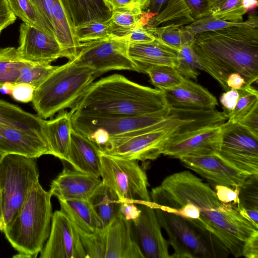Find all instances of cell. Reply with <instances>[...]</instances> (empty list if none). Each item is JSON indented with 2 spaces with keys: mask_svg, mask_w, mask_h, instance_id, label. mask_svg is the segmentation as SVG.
<instances>
[{
  "mask_svg": "<svg viewBox=\"0 0 258 258\" xmlns=\"http://www.w3.org/2000/svg\"><path fill=\"white\" fill-rule=\"evenodd\" d=\"M150 196L154 207L180 216L196 229L215 257L219 252L242 256L244 242L258 232L238 205L220 201L209 184L188 170L167 176Z\"/></svg>",
  "mask_w": 258,
  "mask_h": 258,
  "instance_id": "6da1fadb",
  "label": "cell"
},
{
  "mask_svg": "<svg viewBox=\"0 0 258 258\" xmlns=\"http://www.w3.org/2000/svg\"><path fill=\"white\" fill-rule=\"evenodd\" d=\"M193 47L202 70L225 90L228 76L238 73L246 85L258 79V18L249 15L244 24L201 33L195 35Z\"/></svg>",
  "mask_w": 258,
  "mask_h": 258,
  "instance_id": "7a4b0ae2",
  "label": "cell"
},
{
  "mask_svg": "<svg viewBox=\"0 0 258 258\" xmlns=\"http://www.w3.org/2000/svg\"><path fill=\"white\" fill-rule=\"evenodd\" d=\"M167 105L162 90L113 74L93 82L72 109L90 115L128 116L153 113Z\"/></svg>",
  "mask_w": 258,
  "mask_h": 258,
  "instance_id": "3957f363",
  "label": "cell"
},
{
  "mask_svg": "<svg viewBox=\"0 0 258 258\" xmlns=\"http://www.w3.org/2000/svg\"><path fill=\"white\" fill-rule=\"evenodd\" d=\"M51 195L39 180L29 189L19 211L3 232L19 252L14 257H36L49 235L52 216Z\"/></svg>",
  "mask_w": 258,
  "mask_h": 258,
  "instance_id": "277c9868",
  "label": "cell"
},
{
  "mask_svg": "<svg viewBox=\"0 0 258 258\" xmlns=\"http://www.w3.org/2000/svg\"><path fill=\"white\" fill-rule=\"evenodd\" d=\"M96 78L93 70L74 60L57 66L34 90L31 102L37 115L45 119L74 108Z\"/></svg>",
  "mask_w": 258,
  "mask_h": 258,
  "instance_id": "5b68a950",
  "label": "cell"
},
{
  "mask_svg": "<svg viewBox=\"0 0 258 258\" xmlns=\"http://www.w3.org/2000/svg\"><path fill=\"white\" fill-rule=\"evenodd\" d=\"M171 108L140 115L99 116L80 114L74 111L73 128L87 137L100 150L108 143L143 133L172 125L168 116Z\"/></svg>",
  "mask_w": 258,
  "mask_h": 258,
  "instance_id": "8992f818",
  "label": "cell"
},
{
  "mask_svg": "<svg viewBox=\"0 0 258 258\" xmlns=\"http://www.w3.org/2000/svg\"><path fill=\"white\" fill-rule=\"evenodd\" d=\"M36 158L5 155L0 162V187L5 228L19 211L33 185L39 180Z\"/></svg>",
  "mask_w": 258,
  "mask_h": 258,
  "instance_id": "52a82bcc",
  "label": "cell"
},
{
  "mask_svg": "<svg viewBox=\"0 0 258 258\" xmlns=\"http://www.w3.org/2000/svg\"><path fill=\"white\" fill-rule=\"evenodd\" d=\"M214 123V117H212L160 128L110 142L100 151L109 155L138 161L153 160L161 154L163 145L171 137Z\"/></svg>",
  "mask_w": 258,
  "mask_h": 258,
  "instance_id": "ba28073f",
  "label": "cell"
},
{
  "mask_svg": "<svg viewBox=\"0 0 258 258\" xmlns=\"http://www.w3.org/2000/svg\"><path fill=\"white\" fill-rule=\"evenodd\" d=\"M132 230V221L118 212L108 225L95 233L77 231L87 258H145Z\"/></svg>",
  "mask_w": 258,
  "mask_h": 258,
  "instance_id": "9c48e42d",
  "label": "cell"
},
{
  "mask_svg": "<svg viewBox=\"0 0 258 258\" xmlns=\"http://www.w3.org/2000/svg\"><path fill=\"white\" fill-rule=\"evenodd\" d=\"M102 182L115 194L119 203L151 202L148 178L138 161L104 154L100 150Z\"/></svg>",
  "mask_w": 258,
  "mask_h": 258,
  "instance_id": "30bf717a",
  "label": "cell"
},
{
  "mask_svg": "<svg viewBox=\"0 0 258 258\" xmlns=\"http://www.w3.org/2000/svg\"><path fill=\"white\" fill-rule=\"evenodd\" d=\"M128 44L126 38L111 37L81 43L74 61L79 66L93 70L97 77L112 70L140 72L138 65L128 55Z\"/></svg>",
  "mask_w": 258,
  "mask_h": 258,
  "instance_id": "8fae6325",
  "label": "cell"
},
{
  "mask_svg": "<svg viewBox=\"0 0 258 258\" xmlns=\"http://www.w3.org/2000/svg\"><path fill=\"white\" fill-rule=\"evenodd\" d=\"M221 133L219 155L244 173L258 177V137L228 120L221 125Z\"/></svg>",
  "mask_w": 258,
  "mask_h": 258,
  "instance_id": "7c38bea8",
  "label": "cell"
},
{
  "mask_svg": "<svg viewBox=\"0 0 258 258\" xmlns=\"http://www.w3.org/2000/svg\"><path fill=\"white\" fill-rule=\"evenodd\" d=\"M159 223L174 250L170 258L216 257L202 236L180 216L154 208Z\"/></svg>",
  "mask_w": 258,
  "mask_h": 258,
  "instance_id": "4fadbf2b",
  "label": "cell"
},
{
  "mask_svg": "<svg viewBox=\"0 0 258 258\" xmlns=\"http://www.w3.org/2000/svg\"><path fill=\"white\" fill-rule=\"evenodd\" d=\"M30 1L36 7L58 41L61 57L74 60L79 53L80 43L76 37L66 0Z\"/></svg>",
  "mask_w": 258,
  "mask_h": 258,
  "instance_id": "5bb4252c",
  "label": "cell"
},
{
  "mask_svg": "<svg viewBox=\"0 0 258 258\" xmlns=\"http://www.w3.org/2000/svg\"><path fill=\"white\" fill-rule=\"evenodd\" d=\"M221 125L177 134L165 142L161 154L179 159L186 156L218 153L221 144Z\"/></svg>",
  "mask_w": 258,
  "mask_h": 258,
  "instance_id": "9a60e30c",
  "label": "cell"
},
{
  "mask_svg": "<svg viewBox=\"0 0 258 258\" xmlns=\"http://www.w3.org/2000/svg\"><path fill=\"white\" fill-rule=\"evenodd\" d=\"M40 257L87 258L76 226L61 210L52 214L49 235Z\"/></svg>",
  "mask_w": 258,
  "mask_h": 258,
  "instance_id": "2e32d148",
  "label": "cell"
},
{
  "mask_svg": "<svg viewBox=\"0 0 258 258\" xmlns=\"http://www.w3.org/2000/svg\"><path fill=\"white\" fill-rule=\"evenodd\" d=\"M185 167L207 179L212 185L234 188L242 187L252 176H249L232 166L218 153L186 156L179 159Z\"/></svg>",
  "mask_w": 258,
  "mask_h": 258,
  "instance_id": "e0dca14e",
  "label": "cell"
},
{
  "mask_svg": "<svg viewBox=\"0 0 258 258\" xmlns=\"http://www.w3.org/2000/svg\"><path fill=\"white\" fill-rule=\"evenodd\" d=\"M139 217L132 221L138 243L145 258H170L168 243L163 237L152 202L140 201Z\"/></svg>",
  "mask_w": 258,
  "mask_h": 258,
  "instance_id": "ac0fdd59",
  "label": "cell"
},
{
  "mask_svg": "<svg viewBox=\"0 0 258 258\" xmlns=\"http://www.w3.org/2000/svg\"><path fill=\"white\" fill-rule=\"evenodd\" d=\"M17 50L23 59L33 63H51L61 57V48L55 37L25 23L20 26Z\"/></svg>",
  "mask_w": 258,
  "mask_h": 258,
  "instance_id": "d6986e66",
  "label": "cell"
},
{
  "mask_svg": "<svg viewBox=\"0 0 258 258\" xmlns=\"http://www.w3.org/2000/svg\"><path fill=\"white\" fill-rule=\"evenodd\" d=\"M0 152L31 158L52 155L45 138L40 134L17 128L0 125Z\"/></svg>",
  "mask_w": 258,
  "mask_h": 258,
  "instance_id": "ffe728a7",
  "label": "cell"
},
{
  "mask_svg": "<svg viewBox=\"0 0 258 258\" xmlns=\"http://www.w3.org/2000/svg\"><path fill=\"white\" fill-rule=\"evenodd\" d=\"M162 91L167 105L172 108L208 111L218 105L216 97L207 89L184 77L178 85Z\"/></svg>",
  "mask_w": 258,
  "mask_h": 258,
  "instance_id": "44dd1931",
  "label": "cell"
},
{
  "mask_svg": "<svg viewBox=\"0 0 258 258\" xmlns=\"http://www.w3.org/2000/svg\"><path fill=\"white\" fill-rule=\"evenodd\" d=\"M101 182L100 177L64 168L52 181L49 191L58 200H88Z\"/></svg>",
  "mask_w": 258,
  "mask_h": 258,
  "instance_id": "7402d4cb",
  "label": "cell"
},
{
  "mask_svg": "<svg viewBox=\"0 0 258 258\" xmlns=\"http://www.w3.org/2000/svg\"><path fill=\"white\" fill-rule=\"evenodd\" d=\"M141 19L147 27L183 26L194 21L183 0H148Z\"/></svg>",
  "mask_w": 258,
  "mask_h": 258,
  "instance_id": "603a6c76",
  "label": "cell"
},
{
  "mask_svg": "<svg viewBox=\"0 0 258 258\" xmlns=\"http://www.w3.org/2000/svg\"><path fill=\"white\" fill-rule=\"evenodd\" d=\"M128 53L138 65L140 72L156 66L167 65L176 68L178 64V51L158 39L150 42L129 43Z\"/></svg>",
  "mask_w": 258,
  "mask_h": 258,
  "instance_id": "cb8c5ba5",
  "label": "cell"
},
{
  "mask_svg": "<svg viewBox=\"0 0 258 258\" xmlns=\"http://www.w3.org/2000/svg\"><path fill=\"white\" fill-rule=\"evenodd\" d=\"M67 162L74 169L100 177V149L87 137L73 129Z\"/></svg>",
  "mask_w": 258,
  "mask_h": 258,
  "instance_id": "d4e9b609",
  "label": "cell"
},
{
  "mask_svg": "<svg viewBox=\"0 0 258 258\" xmlns=\"http://www.w3.org/2000/svg\"><path fill=\"white\" fill-rule=\"evenodd\" d=\"M74 110L62 111L54 118L45 120L44 131L45 138L52 155L61 160L68 161L73 130L72 115Z\"/></svg>",
  "mask_w": 258,
  "mask_h": 258,
  "instance_id": "484cf974",
  "label": "cell"
},
{
  "mask_svg": "<svg viewBox=\"0 0 258 258\" xmlns=\"http://www.w3.org/2000/svg\"><path fill=\"white\" fill-rule=\"evenodd\" d=\"M63 212L77 230L93 233L103 228L101 221L88 200H58Z\"/></svg>",
  "mask_w": 258,
  "mask_h": 258,
  "instance_id": "4316f807",
  "label": "cell"
},
{
  "mask_svg": "<svg viewBox=\"0 0 258 258\" xmlns=\"http://www.w3.org/2000/svg\"><path fill=\"white\" fill-rule=\"evenodd\" d=\"M75 28L91 22H108L112 9L106 0H66Z\"/></svg>",
  "mask_w": 258,
  "mask_h": 258,
  "instance_id": "83f0119b",
  "label": "cell"
},
{
  "mask_svg": "<svg viewBox=\"0 0 258 258\" xmlns=\"http://www.w3.org/2000/svg\"><path fill=\"white\" fill-rule=\"evenodd\" d=\"M45 120L37 115L24 111L18 106L0 100V125L37 133L45 138Z\"/></svg>",
  "mask_w": 258,
  "mask_h": 258,
  "instance_id": "f1b7e54d",
  "label": "cell"
},
{
  "mask_svg": "<svg viewBox=\"0 0 258 258\" xmlns=\"http://www.w3.org/2000/svg\"><path fill=\"white\" fill-rule=\"evenodd\" d=\"M103 227L108 225L118 213L119 203L115 194L102 182L89 198Z\"/></svg>",
  "mask_w": 258,
  "mask_h": 258,
  "instance_id": "f546056e",
  "label": "cell"
},
{
  "mask_svg": "<svg viewBox=\"0 0 258 258\" xmlns=\"http://www.w3.org/2000/svg\"><path fill=\"white\" fill-rule=\"evenodd\" d=\"M30 62L23 59L17 49H0V90L6 83L16 84L23 68Z\"/></svg>",
  "mask_w": 258,
  "mask_h": 258,
  "instance_id": "4dcf8cb0",
  "label": "cell"
},
{
  "mask_svg": "<svg viewBox=\"0 0 258 258\" xmlns=\"http://www.w3.org/2000/svg\"><path fill=\"white\" fill-rule=\"evenodd\" d=\"M144 28L155 38L177 51L185 44L194 43L195 35L184 25H170Z\"/></svg>",
  "mask_w": 258,
  "mask_h": 258,
  "instance_id": "1f68e13d",
  "label": "cell"
},
{
  "mask_svg": "<svg viewBox=\"0 0 258 258\" xmlns=\"http://www.w3.org/2000/svg\"><path fill=\"white\" fill-rule=\"evenodd\" d=\"M6 2L16 17L55 37L36 7L30 0H6Z\"/></svg>",
  "mask_w": 258,
  "mask_h": 258,
  "instance_id": "d6a6232c",
  "label": "cell"
},
{
  "mask_svg": "<svg viewBox=\"0 0 258 258\" xmlns=\"http://www.w3.org/2000/svg\"><path fill=\"white\" fill-rule=\"evenodd\" d=\"M142 14L128 11H112L108 22L110 37L125 38L134 29L141 26L145 27L141 20Z\"/></svg>",
  "mask_w": 258,
  "mask_h": 258,
  "instance_id": "836d02e7",
  "label": "cell"
},
{
  "mask_svg": "<svg viewBox=\"0 0 258 258\" xmlns=\"http://www.w3.org/2000/svg\"><path fill=\"white\" fill-rule=\"evenodd\" d=\"M210 15L218 19L233 23L243 22L247 13L242 0H208Z\"/></svg>",
  "mask_w": 258,
  "mask_h": 258,
  "instance_id": "e575fe53",
  "label": "cell"
},
{
  "mask_svg": "<svg viewBox=\"0 0 258 258\" xmlns=\"http://www.w3.org/2000/svg\"><path fill=\"white\" fill-rule=\"evenodd\" d=\"M145 73L149 75L152 84L161 90L178 85L183 78L175 68L167 65L150 67L146 70Z\"/></svg>",
  "mask_w": 258,
  "mask_h": 258,
  "instance_id": "d590c367",
  "label": "cell"
},
{
  "mask_svg": "<svg viewBox=\"0 0 258 258\" xmlns=\"http://www.w3.org/2000/svg\"><path fill=\"white\" fill-rule=\"evenodd\" d=\"M57 67L49 63L30 62L23 68L16 84H28L36 89Z\"/></svg>",
  "mask_w": 258,
  "mask_h": 258,
  "instance_id": "8d00e7d4",
  "label": "cell"
},
{
  "mask_svg": "<svg viewBox=\"0 0 258 258\" xmlns=\"http://www.w3.org/2000/svg\"><path fill=\"white\" fill-rule=\"evenodd\" d=\"M178 64L175 69L184 78L197 80L202 70L193 47V43L183 45L178 51Z\"/></svg>",
  "mask_w": 258,
  "mask_h": 258,
  "instance_id": "74e56055",
  "label": "cell"
},
{
  "mask_svg": "<svg viewBox=\"0 0 258 258\" xmlns=\"http://www.w3.org/2000/svg\"><path fill=\"white\" fill-rule=\"evenodd\" d=\"M238 91L239 95L236 105L228 117V121L232 123L238 122L258 104L257 89L245 85Z\"/></svg>",
  "mask_w": 258,
  "mask_h": 258,
  "instance_id": "f35d334b",
  "label": "cell"
},
{
  "mask_svg": "<svg viewBox=\"0 0 258 258\" xmlns=\"http://www.w3.org/2000/svg\"><path fill=\"white\" fill-rule=\"evenodd\" d=\"M77 39L81 43L110 37L108 22H91L75 28Z\"/></svg>",
  "mask_w": 258,
  "mask_h": 258,
  "instance_id": "ab89813d",
  "label": "cell"
},
{
  "mask_svg": "<svg viewBox=\"0 0 258 258\" xmlns=\"http://www.w3.org/2000/svg\"><path fill=\"white\" fill-rule=\"evenodd\" d=\"M245 22V21L233 23L216 19L209 15L196 20L184 26L189 32L195 35L201 33L219 30L229 26L243 25Z\"/></svg>",
  "mask_w": 258,
  "mask_h": 258,
  "instance_id": "60d3db41",
  "label": "cell"
},
{
  "mask_svg": "<svg viewBox=\"0 0 258 258\" xmlns=\"http://www.w3.org/2000/svg\"><path fill=\"white\" fill-rule=\"evenodd\" d=\"M241 187L236 186L232 188L229 186L216 185L214 186V190L219 200L225 204H240V191Z\"/></svg>",
  "mask_w": 258,
  "mask_h": 258,
  "instance_id": "b9f144b4",
  "label": "cell"
},
{
  "mask_svg": "<svg viewBox=\"0 0 258 258\" xmlns=\"http://www.w3.org/2000/svg\"><path fill=\"white\" fill-rule=\"evenodd\" d=\"M112 11H128L140 14L148 0H106Z\"/></svg>",
  "mask_w": 258,
  "mask_h": 258,
  "instance_id": "7bdbcfd3",
  "label": "cell"
},
{
  "mask_svg": "<svg viewBox=\"0 0 258 258\" xmlns=\"http://www.w3.org/2000/svg\"><path fill=\"white\" fill-rule=\"evenodd\" d=\"M194 21L210 15L208 0H183Z\"/></svg>",
  "mask_w": 258,
  "mask_h": 258,
  "instance_id": "ee69618b",
  "label": "cell"
},
{
  "mask_svg": "<svg viewBox=\"0 0 258 258\" xmlns=\"http://www.w3.org/2000/svg\"><path fill=\"white\" fill-rule=\"evenodd\" d=\"M34 90V88L28 84H15L10 95L17 101L28 103L32 100Z\"/></svg>",
  "mask_w": 258,
  "mask_h": 258,
  "instance_id": "f6af8a7d",
  "label": "cell"
},
{
  "mask_svg": "<svg viewBox=\"0 0 258 258\" xmlns=\"http://www.w3.org/2000/svg\"><path fill=\"white\" fill-rule=\"evenodd\" d=\"M239 92L237 90L230 89L223 93L220 98V102L222 106V112L228 119V116L234 110L238 98Z\"/></svg>",
  "mask_w": 258,
  "mask_h": 258,
  "instance_id": "bcb514c9",
  "label": "cell"
},
{
  "mask_svg": "<svg viewBox=\"0 0 258 258\" xmlns=\"http://www.w3.org/2000/svg\"><path fill=\"white\" fill-rule=\"evenodd\" d=\"M238 123L258 137V104L246 114Z\"/></svg>",
  "mask_w": 258,
  "mask_h": 258,
  "instance_id": "7dc6e473",
  "label": "cell"
},
{
  "mask_svg": "<svg viewBox=\"0 0 258 258\" xmlns=\"http://www.w3.org/2000/svg\"><path fill=\"white\" fill-rule=\"evenodd\" d=\"M129 43H143L154 41L155 37L148 32L143 26L134 29L126 37Z\"/></svg>",
  "mask_w": 258,
  "mask_h": 258,
  "instance_id": "c3c4849f",
  "label": "cell"
},
{
  "mask_svg": "<svg viewBox=\"0 0 258 258\" xmlns=\"http://www.w3.org/2000/svg\"><path fill=\"white\" fill-rule=\"evenodd\" d=\"M242 254L246 258H258V232L252 233L244 242Z\"/></svg>",
  "mask_w": 258,
  "mask_h": 258,
  "instance_id": "681fc988",
  "label": "cell"
},
{
  "mask_svg": "<svg viewBox=\"0 0 258 258\" xmlns=\"http://www.w3.org/2000/svg\"><path fill=\"white\" fill-rule=\"evenodd\" d=\"M131 201H124L119 203L118 212L126 220L133 221L140 215L141 210Z\"/></svg>",
  "mask_w": 258,
  "mask_h": 258,
  "instance_id": "f907efd6",
  "label": "cell"
},
{
  "mask_svg": "<svg viewBox=\"0 0 258 258\" xmlns=\"http://www.w3.org/2000/svg\"><path fill=\"white\" fill-rule=\"evenodd\" d=\"M16 17L10 10L6 0H0V30L13 24Z\"/></svg>",
  "mask_w": 258,
  "mask_h": 258,
  "instance_id": "816d5d0a",
  "label": "cell"
},
{
  "mask_svg": "<svg viewBox=\"0 0 258 258\" xmlns=\"http://www.w3.org/2000/svg\"><path fill=\"white\" fill-rule=\"evenodd\" d=\"M226 84L229 89L237 90L246 85L243 77L238 73L230 74L227 77Z\"/></svg>",
  "mask_w": 258,
  "mask_h": 258,
  "instance_id": "f5cc1de1",
  "label": "cell"
},
{
  "mask_svg": "<svg viewBox=\"0 0 258 258\" xmlns=\"http://www.w3.org/2000/svg\"><path fill=\"white\" fill-rule=\"evenodd\" d=\"M244 8L247 12L249 10L255 9L258 4L257 0H242Z\"/></svg>",
  "mask_w": 258,
  "mask_h": 258,
  "instance_id": "db71d44e",
  "label": "cell"
},
{
  "mask_svg": "<svg viewBox=\"0 0 258 258\" xmlns=\"http://www.w3.org/2000/svg\"><path fill=\"white\" fill-rule=\"evenodd\" d=\"M5 229L4 216L3 205L2 197V191L0 187V231L3 232Z\"/></svg>",
  "mask_w": 258,
  "mask_h": 258,
  "instance_id": "11a10c76",
  "label": "cell"
},
{
  "mask_svg": "<svg viewBox=\"0 0 258 258\" xmlns=\"http://www.w3.org/2000/svg\"><path fill=\"white\" fill-rule=\"evenodd\" d=\"M14 84L6 83L1 88L0 92L3 94L11 95Z\"/></svg>",
  "mask_w": 258,
  "mask_h": 258,
  "instance_id": "9f6ffc18",
  "label": "cell"
},
{
  "mask_svg": "<svg viewBox=\"0 0 258 258\" xmlns=\"http://www.w3.org/2000/svg\"><path fill=\"white\" fill-rule=\"evenodd\" d=\"M4 155H4L2 153H1V152H0V162H1V161L2 160V159L3 157V156H4Z\"/></svg>",
  "mask_w": 258,
  "mask_h": 258,
  "instance_id": "6f0895ef",
  "label": "cell"
},
{
  "mask_svg": "<svg viewBox=\"0 0 258 258\" xmlns=\"http://www.w3.org/2000/svg\"><path fill=\"white\" fill-rule=\"evenodd\" d=\"M2 31V30H0V34H1Z\"/></svg>",
  "mask_w": 258,
  "mask_h": 258,
  "instance_id": "680465c9",
  "label": "cell"
}]
</instances>
